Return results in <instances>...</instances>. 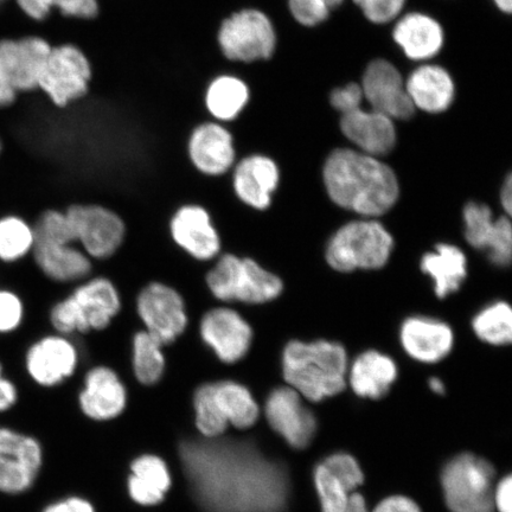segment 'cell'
I'll return each mask as SVG.
<instances>
[{"instance_id": "obj_8", "label": "cell", "mask_w": 512, "mask_h": 512, "mask_svg": "<svg viewBox=\"0 0 512 512\" xmlns=\"http://www.w3.org/2000/svg\"><path fill=\"white\" fill-rule=\"evenodd\" d=\"M217 46L229 62H267L277 51L278 36L265 11L246 8L224 18L217 31Z\"/></svg>"}, {"instance_id": "obj_37", "label": "cell", "mask_w": 512, "mask_h": 512, "mask_svg": "<svg viewBox=\"0 0 512 512\" xmlns=\"http://www.w3.org/2000/svg\"><path fill=\"white\" fill-rule=\"evenodd\" d=\"M313 483L322 512H344L354 492L323 463L316 466Z\"/></svg>"}, {"instance_id": "obj_11", "label": "cell", "mask_w": 512, "mask_h": 512, "mask_svg": "<svg viewBox=\"0 0 512 512\" xmlns=\"http://www.w3.org/2000/svg\"><path fill=\"white\" fill-rule=\"evenodd\" d=\"M66 213L75 243L95 264L114 258L124 247L127 224L119 211L99 202L70 203Z\"/></svg>"}, {"instance_id": "obj_20", "label": "cell", "mask_w": 512, "mask_h": 512, "mask_svg": "<svg viewBox=\"0 0 512 512\" xmlns=\"http://www.w3.org/2000/svg\"><path fill=\"white\" fill-rule=\"evenodd\" d=\"M465 239L478 251H485L492 265L508 267L512 256V226L509 216L495 219L483 203H467L463 211Z\"/></svg>"}, {"instance_id": "obj_6", "label": "cell", "mask_w": 512, "mask_h": 512, "mask_svg": "<svg viewBox=\"0 0 512 512\" xmlns=\"http://www.w3.org/2000/svg\"><path fill=\"white\" fill-rule=\"evenodd\" d=\"M196 334L203 348L224 367L238 366L251 355L255 326L238 306L215 303L196 322Z\"/></svg>"}, {"instance_id": "obj_52", "label": "cell", "mask_w": 512, "mask_h": 512, "mask_svg": "<svg viewBox=\"0 0 512 512\" xmlns=\"http://www.w3.org/2000/svg\"><path fill=\"white\" fill-rule=\"evenodd\" d=\"M498 9L505 12V14H510L512 10V0H494Z\"/></svg>"}, {"instance_id": "obj_21", "label": "cell", "mask_w": 512, "mask_h": 512, "mask_svg": "<svg viewBox=\"0 0 512 512\" xmlns=\"http://www.w3.org/2000/svg\"><path fill=\"white\" fill-rule=\"evenodd\" d=\"M362 92L373 111L387 115L392 120H408L415 108L407 93L406 83L394 64L375 60L363 75Z\"/></svg>"}, {"instance_id": "obj_35", "label": "cell", "mask_w": 512, "mask_h": 512, "mask_svg": "<svg viewBox=\"0 0 512 512\" xmlns=\"http://www.w3.org/2000/svg\"><path fill=\"white\" fill-rule=\"evenodd\" d=\"M472 329L480 341L492 347H505L512 342V310L507 302L483 307L472 319Z\"/></svg>"}, {"instance_id": "obj_50", "label": "cell", "mask_w": 512, "mask_h": 512, "mask_svg": "<svg viewBox=\"0 0 512 512\" xmlns=\"http://www.w3.org/2000/svg\"><path fill=\"white\" fill-rule=\"evenodd\" d=\"M44 99H47L46 96H44L42 93H38L35 96V98L31 100L32 105H34V106H32V110H31L32 114L35 113L36 107ZM31 119H32V117H31ZM31 119H30V123H31ZM29 130H30V125L28 124L27 130L24 131V132H27V133H21L22 143H23V145L25 147V150H30V152L32 153V156H35V153L32 152L31 147H30Z\"/></svg>"}, {"instance_id": "obj_22", "label": "cell", "mask_w": 512, "mask_h": 512, "mask_svg": "<svg viewBox=\"0 0 512 512\" xmlns=\"http://www.w3.org/2000/svg\"><path fill=\"white\" fill-rule=\"evenodd\" d=\"M30 258L55 285L73 287L94 274L95 262L76 243L36 241Z\"/></svg>"}, {"instance_id": "obj_39", "label": "cell", "mask_w": 512, "mask_h": 512, "mask_svg": "<svg viewBox=\"0 0 512 512\" xmlns=\"http://www.w3.org/2000/svg\"><path fill=\"white\" fill-rule=\"evenodd\" d=\"M343 0H288L291 15L305 27H316L328 19L330 11Z\"/></svg>"}, {"instance_id": "obj_45", "label": "cell", "mask_w": 512, "mask_h": 512, "mask_svg": "<svg viewBox=\"0 0 512 512\" xmlns=\"http://www.w3.org/2000/svg\"><path fill=\"white\" fill-rule=\"evenodd\" d=\"M19 400V389L14 380L4 373V367L0 362V413L9 411L17 405Z\"/></svg>"}, {"instance_id": "obj_31", "label": "cell", "mask_w": 512, "mask_h": 512, "mask_svg": "<svg viewBox=\"0 0 512 512\" xmlns=\"http://www.w3.org/2000/svg\"><path fill=\"white\" fill-rule=\"evenodd\" d=\"M251 101L247 82L233 74H221L208 83L204 107L211 120L228 125L238 119Z\"/></svg>"}, {"instance_id": "obj_33", "label": "cell", "mask_w": 512, "mask_h": 512, "mask_svg": "<svg viewBox=\"0 0 512 512\" xmlns=\"http://www.w3.org/2000/svg\"><path fill=\"white\" fill-rule=\"evenodd\" d=\"M35 246L32 223L24 217L9 214L0 216V262L5 265L29 258Z\"/></svg>"}, {"instance_id": "obj_14", "label": "cell", "mask_w": 512, "mask_h": 512, "mask_svg": "<svg viewBox=\"0 0 512 512\" xmlns=\"http://www.w3.org/2000/svg\"><path fill=\"white\" fill-rule=\"evenodd\" d=\"M81 352L74 337L49 331L30 343L24 370L37 387L51 389L72 379L80 368Z\"/></svg>"}, {"instance_id": "obj_3", "label": "cell", "mask_w": 512, "mask_h": 512, "mask_svg": "<svg viewBox=\"0 0 512 512\" xmlns=\"http://www.w3.org/2000/svg\"><path fill=\"white\" fill-rule=\"evenodd\" d=\"M123 310L118 285L105 274H93L50 306L48 322L51 330L64 336L100 334L111 328Z\"/></svg>"}, {"instance_id": "obj_9", "label": "cell", "mask_w": 512, "mask_h": 512, "mask_svg": "<svg viewBox=\"0 0 512 512\" xmlns=\"http://www.w3.org/2000/svg\"><path fill=\"white\" fill-rule=\"evenodd\" d=\"M51 48L35 35L0 40V110L14 107L19 96L38 91V78Z\"/></svg>"}, {"instance_id": "obj_43", "label": "cell", "mask_w": 512, "mask_h": 512, "mask_svg": "<svg viewBox=\"0 0 512 512\" xmlns=\"http://www.w3.org/2000/svg\"><path fill=\"white\" fill-rule=\"evenodd\" d=\"M363 98L361 86L357 83H349L343 88L335 89L331 93L330 101L332 107L343 115L361 108Z\"/></svg>"}, {"instance_id": "obj_29", "label": "cell", "mask_w": 512, "mask_h": 512, "mask_svg": "<svg viewBox=\"0 0 512 512\" xmlns=\"http://www.w3.org/2000/svg\"><path fill=\"white\" fill-rule=\"evenodd\" d=\"M421 271L433 280L435 296L445 299L459 291L467 277V258L458 246L439 243L420 261Z\"/></svg>"}, {"instance_id": "obj_48", "label": "cell", "mask_w": 512, "mask_h": 512, "mask_svg": "<svg viewBox=\"0 0 512 512\" xmlns=\"http://www.w3.org/2000/svg\"><path fill=\"white\" fill-rule=\"evenodd\" d=\"M344 512H370L366 497L358 490L352 492Z\"/></svg>"}, {"instance_id": "obj_10", "label": "cell", "mask_w": 512, "mask_h": 512, "mask_svg": "<svg viewBox=\"0 0 512 512\" xmlns=\"http://www.w3.org/2000/svg\"><path fill=\"white\" fill-rule=\"evenodd\" d=\"M496 472L472 453L454 457L441 473L447 508L451 512H494Z\"/></svg>"}, {"instance_id": "obj_47", "label": "cell", "mask_w": 512, "mask_h": 512, "mask_svg": "<svg viewBox=\"0 0 512 512\" xmlns=\"http://www.w3.org/2000/svg\"><path fill=\"white\" fill-rule=\"evenodd\" d=\"M494 508L497 512H512V478L504 476L495 485Z\"/></svg>"}, {"instance_id": "obj_19", "label": "cell", "mask_w": 512, "mask_h": 512, "mask_svg": "<svg viewBox=\"0 0 512 512\" xmlns=\"http://www.w3.org/2000/svg\"><path fill=\"white\" fill-rule=\"evenodd\" d=\"M127 400L126 383L111 366L95 364L83 373L78 403L87 419L96 422L117 419L124 413Z\"/></svg>"}, {"instance_id": "obj_17", "label": "cell", "mask_w": 512, "mask_h": 512, "mask_svg": "<svg viewBox=\"0 0 512 512\" xmlns=\"http://www.w3.org/2000/svg\"><path fill=\"white\" fill-rule=\"evenodd\" d=\"M185 153L191 169L209 179L228 177L239 159L233 132L215 120L203 121L192 128Z\"/></svg>"}, {"instance_id": "obj_15", "label": "cell", "mask_w": 512, "mask_h": 512, "mask_svg": "<svg viewBox=\"0 0 512 512\" xmlns=\"http://www.w3.org/2000/svg\"><path fill=\"white\" fill-rule=\"evenodd\" d=\"M235 201L256 214H264L273 206L281 182L277 160L262 152L240 156L228 176Z\"/></svg>"}, {"instance_id": "obj_51", "label": "cell", "mask_w": 512, "mask_h": 512, "mask_svg": "<svg viewBox=\"0 0 512 512\" xmlns=\"http://www.w3.org/2000/svg\"><path fill=\"white\" fill-rule=\"evenodd\" d=\"M428 387H430L432 392L437 395H444L446 392L444 382L438 379V377H432V379L428 381Z\"/></svg>"}, {"instance_id": "obj_7", "label": "cell", "mask_w": 512, "mask_h": 512, "mask_svg": "<svg viewBox=\"0 0 512 512\" xmlns=\"http://www.w3.org/2000/svg\"><path fill=\"white\" fill-rule=\"evenodd\" d=\"M133 312L140 328L162 342L174 345L190 329L187 298L178 288L162 280L147 281L133 299Z\"/></svg>"}, {"instance_id": "obj_1", "label": "cell", "mask_w": 512, "mask_h": 512, "mask_svg": "<svg viewBox=\"0 0 512 512\" xmlns=\"http://www.w3.org/2000/svg\"><path fill=\"white\" fill-rule=\"evenodd\" d=\"M323 179L330 200L339 208L376 219L393 209L400 197L399 179L380 158L337 149L326 158Z\"/></svg>"}, {"instance_id": "obj_49", "label": "cell", "mask_w": 512, "mask_h": 512, "mask_svg": "<svg viewBox=\"0 0 512 512\" xmlns=\"http://www.w3.org/2000/svg\"><path fill=\"white\" fill-rule=\"evenodd\" d=\"M499 200H501L502 207L507 213V216H511L512 214V177L511 175H508L507 179H505V182L503 184L502 190H501V197H499Z\"/></svg>"}, {"instance_id": "obj_54", "label": "cell", "mask_w": 512, "mask_h": 512, "mask_svg": "<svg viewBox=\"0 0 512 512\" xmlns=\"http://www.w3.org/2000/svg\"><path fill=\"white\" fill-rule=\"evenodd\" d=\"M9 0H0V6L4 5L5 3H8Z\"/></svg>"}, {"instance_id": "obj_34", "label": "cell", "mask_w": 512, "mask_h": 512, "mask_svg": "<svg viewBox=\"0 0 512 512\" xmlns=\"http://www.w3.org/2000/svg\"><path fill=\"white\" fill-rule=\"evenodd\" d=\"M17 9L32 22L42 23L57 12L64 18L92 19L99 14L98 0H15Z\"/></svg>"}, {"instance_id": "obj_12", "label": "cell", "mask_w": 512, "mask_h": 512, "mask_svg": "<svg viewBox=\"0 0 512 512\" xmlns=\"http://www.w3.org/2000/svg\"><path fill=\"white\" fill-rule=\"evenodd\" d=\"M88 57L74 44H59L51 48L44 62L38 91L56 108L68 107L87 95L92 80Z\"/></svg>"}, {"instance_id": "obj_5", "label": "cell", "mask_w": 512, "mask_h": 512, "mask_svg": "<svg viewBox=\"0 0 512 512\" xmlns=\"http://www.w3.org/2000/svg\"><path fill=\"white\" fill-rule=\"evenodd\" d=\"M394 238L375 219L344 224L331 236L325 259L332 270L350 273L357 270H381L394 251Z\"/></svg>"}, {"instance_id": "obj_18", "label": "cell", "mask_w": 512, "mask_h": 512, "mask_svg": "<svg viewBox=\"0 0 512 512\" xmlns=\"http://www.w3.org/2000/svg\"><path fill=\"white\" fill-rule=\"evenodd\" d=\"M303 396L288 386H279L267 394L264 415L268 427L296 450L311 444L317 431V421Z\"/></svg>"}, {"instance_id": "obj_24", "label": "cell", "mask_w": 512, "mask_h": 512, "mask_svg": "<svg viewBox=\"0 0 512 512\" xmlns=\"http://www.w3.org/2000/svg\"><path fill=\"white\" fill-rule=\"evenodd\" d=\"M341 130L357 151L380 158L387 156L396 145L394 120L376 111L358 108L342 115Z\"/></svg>"}, {"instance_id": "obj_13", "label": "cell", "mask_w": 512, "mask_h": 512, "mask_svg": "<svg viewBox=\"0 0 512 512\" xmlns=\"http://www.w3.org/2000/svg\"><path fill=\"white\" fill-rule=\"evenodd\" d=\"M169 239L179 253L200 265H210L224 251L213 214L201 203L184 202L168 220Z\"/></svg>"}, {"instance_id": "obj_28", "label": "cell", "mask_w": 512, "mask_h": 512, "mask_svg": "<svg viewBox=\"0 0 512 512\" xmlns=\"http://www.w3.org/2000/svg\"><path fill=\"white\" fill-rule=\"evenodd\" d=\"M406 89L414 108L433 114L448 110L456 94L451 75L432 64L415 69L406 82Z\"/></svg>"}, {"instance_id": "obj_23", "label": "cell", "mask_w": 512, "mask_h": 512, "mask_svg": "<svg viewBox=\"0 0 512 512\" xmlns=\"http://www.w3.org/2000/svg\"><path fill=\"white\" fill-rule=\"evenodd\" d=\"M400 342L414 361L435 364L450 355L454 347V332L443 320L412 316L401 325Z\"/></svg>"}, {"instance_id": "obj_26", "label": "cell", "mask_w": 512, "mask_h": 512, "mask_svg": "<svg viewBox=\"0 0 512 512\" xmlns=\"http://www.w3.org/2000/svg\"><path fill=\"white\" fill-rule=\"evenodd\" d=\"M399 368L392 357L377 350L358 355L348 370L347 382L362 399L380 400L398 380Z\"/></svg>"}, {"instance_id": "obj_16", "label": "cell", "mask_w": 512, "mask_h": 512, "mask_svg": "<svg viewBox=\"0 0 512 512\" xmlns=\"http://www.w3.org/2000/svg\"><path fill=\"white\" fill-rule=\"evenodd\" d=\"M43 466V447L34 435L0 427V492L22 495L36 483Z\"/></svg>"}, {"instance_id": "obj_41", "label": "cell", "mask_w": 512, "mask_h": 512, "mask_svg": "<svg viewBox=\"0 0 512 512\" xmlns=\"http://www.w3.org/2000/svg\"><path fill=\"white\" fill-rule=\"evenodd\" d=\"M335 475L342 479L351 490L357 491L364 483V472L360 463L349 453L337 452L322 462Z\"/></svg>"}, {"instance_id": "obj_2", "label": "cell", "mask_w": 512, "mask_h": 512, "mask_svg": "<svg viewBox=\"0 0 512 512\" xmlns=\"http://www.w3.org/2000/svg\"><path fill=\"white\" fill-rule=\"evenodd\" d=\"M280 364L286 386L307 401L322 402L347 388L349 357L341 343L325 339L288 342Z\"/></svg>"}, {"instance_id": "obj_36", "label": "cell", "mask_w": 512, "mask_h": 512, "mask_svg": "<svg viewBox=\"0 0 512 512\" xmlns=\"http://www.w3.org/2000/svg\"><path fill=\"white\" fill-rule=\"evenodd\" d=\"M194 411V426L202 438L216 439L229 431V424L217 407L209 381H204L194 389L191 396Z\"/></svg>"}, {"instance_id": "obj_38", "label": "cell", "mask_w": 512, "mask_h": 512, "mask_svg": "<svg viewBox=\"0 0 512 512\" xmlns=\"http://www.w3.org/2000/svg\"><path fill=\"white\" fill-rule=\"evenodd\" d=\"M35 242L75 243L72 223L66 209L48 208L32 221Z\"/></svg>"}, {"instance_id": "obj_4", "label": "cell", "mask_w": 512, "mask_h": 512, "mask_svg": "<svg viewBox=\"0 0 512 512\" xmlns=\"http://www.w3.org/2000/svg\"><path fill=\"white\" fill-rule=\"evenodd\" d=\"M203 280L215 303L245 309L275 302L285 288L283 279L254 256L229 251L208 265Z\"/></svg>"}, {"instance_id": "obj_46", "label": "cell", "mask_w": 512, "mask_h": 512, "mask_svg": "<svg viewBox=\"0 0 512 512\" xmlns=\"http://www.w3.org/2000/svg\"><path fill=\"white\" fill-rule=\"evenodd\" d=\"M371 512H421L414 499L402 495L382 499Z\"/></svg>"}, {"instance_id": "obj_53", "label": "cell", "mask_w": 512, "mask_h": 512, "mask_svg": "<svg viewBox=\"0 0 512 512\" xmlns=\"http://www.w3.org/2000/svg\"><path fill=\"white\" fill-rule=\"evenodd\" d=\"M3 149H4V145H3V142H2V138H0V156H2Z\"/></svg>"}, {"instance_id": "obj_32", "label": "cell", "mask_w": 512, "mask_h": 512, "mask_svg": "<svg viewBox=\"0 0 512 512\" xmlns=\"http://www.w3.org/2000/svg\"><path fill=\"white\" fill-rule=\"evenodd\" d=\"M130 366L139 386L155 387L168 369V348L142 328L133 331L130 339Z\"/></svg>"}, {"instance_id": "obj_30", "label": "cell", "mask_w": 512, "mask_h": 512, "mask_svg": "<svg viewBox=\"0 0 512 512\" xmlns=\"http://www.w3.org/2000/svg\"><path fill=\"white\" fill-rule=\"evenodd\" d=\"M393 37L408 59L424 61L437 55L444 44V31L435 19L409 14L395 25Z\"/></svg>"}, {"instance_id": "obj_42", "label": "cell", "mask_w": 512, "mask_h": 512, "mask_svg": "<svg viewBox=\"0 0 512 512\" xmlns=\"http://www.w3.org/2000/svg\"><path fill=\"white\" fill-rule=\"evenodd\" d=\"M370 22L384 24L398 17L406 0H354Z\"/></svg>"}, {"instance_id": "obj_40", "label": "cell", "mask_w": 512, "mask_h": 512, "mask_svg": "<svg viewBox=\"0 0 512 512\" xmlns=\"http://www.w3.org/2000/svg\"><path fill=\"white\" fill-rule=\"evenodd\" d=\"M25 318V304L21 296L9 288H0V335L14 334Z\"/></svg>"}, {"instance_id": "obj_27", "label": "cell", "mask_w": 512, "mask_h": 512, "mask_svg": "<svg viewBox=\"0 0 512 512\" xmlns=\"http://www.w3.org/2000/svg\"><path fill=\"white\" fill-rule=\"evenodd\" d=\"M217 407L228 421L230 428L246 432L255 427L261 418V407L252 389L232 377L210 380Z\"/></svg>"}, {"instance_id": "obj_44", "label": "cell", "mask_w": 512, "mask_h": 512, "mask_svg": "<svg viewBox=\"0 0 512 512\" xmlns=\"http://www.w3.org/2000/svg\"><path fill=\"white\" fill-rule=\"evenodd\" d=\"M41 512H95V508L86 498L68 496L49 503Z\"/></svg>"}, {"instance_id": "obj_25", "label": "cell", "mask_w": 512, "mask_h": 512, "mask_svg": "<svg viewBox=\"0 0 512 512\" xmlns=\"http://www.w3.org/2000/svg\"><path fill=\"white\" fill-rule=\"evenodd\" d=\"M171 486L170 467L158 454H140L130 463V473L126 479L127 495L139 507H156L164 501Z\"/></svg>"}]
</instances>
